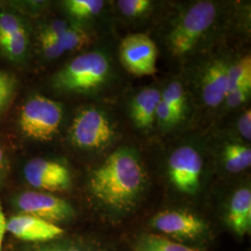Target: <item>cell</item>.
<instances>
[{
  "instance_id": "cell-1",
  "label": "cell",
  "mask_w": 251,
  "mask_h": 251,
  "mask_svg": "<svg viewBox=\"0 0 251 251\" xmlns=\"http://www.w3.org/2000/svg\"><path fill=\"white\" fill-rule=\"evenodd\" d=\"M144 183V169L134 152L118 149L91 172L89 190L101 205L127 210L136 204Z\"/></svg>"
},
{
  "instance_id": "cell-2",
  "label": "cell",
  "mask_w": 251,
  "mask_h": 251,
  "mask_svg": "<svg viewBox=\"0 0 251 251\" xmlns=\"http://www.w3.org/2000/svg\"><path fill=\"white\" fill-rule=\"evenodd\" d=\"M110 73L107 58L100 52L91 51L74 58L56 73L51 79L55 90L83 93L98 89Z\"/></svg>"
},
{
  "instance_id": "cell-3",
  "label": "cell",
  "mask_w": 251,
  "mask_h": 251,
  "mask_svg": "<svg viewBox=\"0 0 251 251\" xmlns=\"http://www.w3.org/2000/svg\"><path fill=\"white\" fill-rule=\"evenodd\" d=\"M63 117L61 103L36 94L29 97L20 109L19 129L30 141L49 142L58 133Z\"/></svg>"
},
{
  "instance_id": "cell-4",
  "label": "cell",
  "mask_w": 251,
  "mask_h": 251,
  "mask_svg": "<svg viewBox=\"0 0 251 251\" xmlns=\"http://www.w3.org/2000/svg\"><path fill=\"white\" fill-rule=\"evenodd\" d=\"M217 15L215 5L210 1H199L185 11L175 23L169 34L168 45L171 54L181 57L192 51Z\"/></svg>"
},
{
  "instance_id": "cell-5",
  "label": "cell",
  "mask_w": 251,
  "mask_h": 251,
  "mask_svg": "<svg viewBox=\"0 0 251 251\" xmlns=\"http://www.w3.org/2000/svg\"><path fill=\"white\" fill-rule=\"evenodd\" d=\"M16 213L26 214L59 225L72 221L75 209L65 199L36 190L19 192L10 199Z\"/></svg>"
},
{
  "instance_id": "cell-6",
  "label": "cell",
  "mask_w": 251,
  "mask_h": 251,
  "mask_svg": "<svg viewBox=\"0 0 251 251\" xmlns=\"http://www.w3.org/2000/svg\"><path fill=\"white\" fill-rule=\"evenodd\" d=\"M70 140L83 150H99L110 144L115 129L107 117L96 108L80 110L73 119L69 130Z\"/></svg>"
},
{
  "instance_id": "cell-7",
  "label": "cell",
  "mask_w": 251,
  "mask_h": 251,
  "mask_svg": "<svg viewBox=\"0 0 251 251\" xmlns=\"http://www.w3.org/2000/svg\"><path fill=\"white\" fill-rule=\"evenodd\" d=\"M31 34L25 16L15 9L0 8V56L10 63L26 61Z\"/></svg>"
},
{
  "instance_id": "cell-8",
  "label": "cell",
  "mask_w": 251,
  "mask_h": 251,
  "mask_svg": "<svg viewBox=\"0 0 251 251\" xmlns=\"http://www.w3.org/2000/svg\"><path fill=\"white\" fill-rule=\"evenodd\" d=\"M23 177L27 184L36 191L56 193L71 188L72 175L63 162L35 157L26 162L23 169Z\"/></svg>"
},
{
  "instance_id": "cell-9",
  "label": "cell",
  "mask_w": 251,
  "mask_h": 251,
  "mask_svg": "<svg viewBox=\"0 0 251 251\" xmlns=\"http://www.w3.org/2000/svg\"><path fill=\"white\" fill-rule=\"evenodd\" d=\"M120 59L126 69L135 75H151L156 72L157 48L149 36L131 34L120 45Z\"/></svg>"
},
{
  "instance_id": "cell-10",
  "label": "cell",
  "mask_w": 251,
  "mask_h": 251,
  "mask_svg": "<svg viewBox=\"0 0 251 251\" xmlns=\"http://www.w3.org/2000/svg\"><path fill=\"white\" fill-rule=\"evenodd\" d=\"M203 161L199 152L190 147L176 149L169 159V175L171 182L179 192L195 194L200 184Z\"/></svg>"
},
{
  "instance_id": "cell-11",
  "label": "cell",
  "mask_w": 251,
  "mask_h": 251,
  "mask_svg": "<svg viewBox=\"0 0 251 251\" xmlns=\"http://www.w3.org/2000/svg\"><path fill=\"white\" fill-rule=\"evenodd\" d=\"M7 233L18 242L42 244L63 238L65 231L59 225L36 217L15 213L7 220Z\"/></svg>"
},
{
  "instance_id": "cell-12",
  "label": "cell",
  "mask_w": 251,
  "mask_h": 251,
  "mask_svg": "<svg viewBox=\"0 0 251 251\" xmlns=\"http://www.w3.org/2000/svg\"><path fill=\"white\" fill-rule=\"evenodd\" d=\"M152 226L164 234L181 239H194L206 230V225L193 213L182 210L164 211L155 216Z\"/></svg>"
},
{
  "instance_id": "cell-13",
  "label": "cell",
  "mask_w": 251,
  "mask_h": 251,
  "mask_svg": "<svg viewBox=\"0 0 251 251\" xmlns=\"http://www.w3.org/2000/svg\"><path fill=\"white\" fill-rule=\"evenodd\" d=\"M229 64L224 60H215L207 67L203 75L201 92L204 102L209 107L220 105L228 93Z\"/></svg>"
},
{
  "instance_id": "cell-14",
  "label": "cell",
  "mask_w": 251,
  "mask_h": 251,
  "mask_svg": "<svg viewBox=\"0 0 251 251\" xmlns=\"http://www.w3.org/2000/svg\"><path fill=\"white\" fill-rule=\"evenodd\" d=\"M161 100V92L147 88L141 90L130 103V115L140 128H150L156 119V110Z\"/></svg>"
},
{
  "instance_id": "cell-15",
  "label": "cell",
  "mask_w": 251,
  "mask_h": 251,
  "mask_svg": "<svg viewBox=\"0 0 251 251\" xmlns=\"http://www.w3.org/2000/svg\"><path fill=\"white\" fill-rule=\"evenodd\" d=\"M227 222L233 232L243 236L251 227V191L250 188L237 190L230 201Z\"/></svg>"
},
{
  "instance_id": "cell-16",
  "label": "cell",
  "mask_w": 251,
  "mask_h": 251,
  "mask_svg": "<svg viewBox=\"0 0 251 251\" xmlns=\"http://www.w3.org/2000/svg\"><path fill=\"white\" fill-rule=\"evenodd\" d=\"M224 161L226 170L230 172L245 171L251 167V148L243 144H227L224 150Z\"/></svg>"
},
{
  "instance_id": "cell-17",
  "label": "cell",
  "mask_w": 251,
  "mask_h": 251,
  "mask_svg": "<svg viewBox=\"0 0 251 251\" xmlns=\"http://www.w3.org/2000/svg\"><path fill=\"white\" fill-rule=\"evenodd\" d=\"M134 251H197L184 245L173 242L166 236L148 233L144 234L134 245Z\"/></svg>"
},
{
  "instance_id": "cell-18",
  "label": "cell",
  "mask_w": 251,
  "mask_h": 251,
  "mask_svg": "<svg viewBox=\"0 0 251 251\" xmlns=\"http://www.w3.org/2000/svg\"><path fill=\"white\" fill-rule=\"evenodd\" d=\"M251 83V58L250 55L229 65L228 69V92L244 84Z\"/></svg>"
},
{
  "instance_id": "cell-19",
  "label": "cell",
  "mask_w": 251,
  "mask_h": 251,
  "mask_svg": "<svg viewBox=\"0 0 251 251\" xmlns=\"http://www.w3.org/2000/svg\"><path fill=\"white\" fill-rule=\"evenodd\" d=\"M104 2L100 0H68L64 7L74 18L87 19L99 14Z\"/></svg>"
},
{
  "instance_id": "cell-20",
  "label": "cell",
  "mask_w": 251,
  "mask_h": 251,
  "mask_svg": "<svg viewBox=\"0 0 251 251\" xmlns=\"http://www.w3.org/2000/svg\"><path fill=\"white\" fill-rule=\"evenodd\" d=\"M60 239L42 244H24L18 242L9 251H89L78 244L70 241L61 242Z\"/></svg>"
},
{
  "instance_id": "cell-21",
  "label": "cell",
  "mask_w": 251,
  "mask_h": 251,
  "mask_svg": "<svg viewBox=\"0 0 251 251\" xmlns=\"http://www.w3.org/2000/svg\"><path fill=\"white\" fill-rule=\"evenodd\" d=\"M17 78L8 72L0 70V117L9 109L16 95Z\"/></svg>"
},
{
  "instance_id": "cell-22",
  "label": "cell",
  "mask_w": 251,
  "mask_h": 251,
  "mask_svg": "<svg viewBox=\"0 0 251 251\" xmlns=\"http://www.w3.org/2000/svg\"><path fill=\"white\" fill-rule=\"evenodd\" d=\"M62 42L65 52L75 51L89 44L90 36L82 27L70 25L62 37Z\"/></svg>"
},
{
  "instance_id": "cell-23",
  "label": "cell",
  "mask_w": 251,
  "mask_h": 251,
  "mask_svg": "<svg viewBox=\"0 0 251 251\" xmlns=\"http://www.w3.org/2000/svg\"><path fill=\"white\" fill-rule=\"evenodd\" d=\"M161 99L173 108L180 117L183 116L185 109V92L179 82H171L161 93Z\"/></svg>"
},
{
  "instance_id": "cell-24",
  "label": "cell",
  "mask_w": 251,
  "mask_h": 251,
  "mask_svg": "<svg viewBox=\"0 0 251 251\" xmlns=\"http://www.w3.org/2000/svg\"><path fill=\"white\" fill-rule=\"evenodd\" d=\"M38 41L40 46V50L43 56L48 60H53L65 53L62 38L57 39L39 34Z\"/></svg>"
},
{
  "instance_id": "cell-25",
  "label": "cell",
  "mask_w": 251,
  "mask_h": 251,
  "mask_svg": "<svg viewBox=\"0 0 251 251\" xmlns=\"http://www.w3.org/2000/svg\"><path fill=\"white\" fill-rule=\"evenodd\" d=\"M152 6L149 0H119L117 7L122 14L127 17H136L144 14Z\"/></svg>"
},
{
  "instance_id": "cell-26",
  "label": "cell",
  "mask_w": 251,
  "mask_h": 251,
  "mask_svg": "<svg viewBox=\"0 0 251 251\" xmlns=\"http://www.w3.org/2000/svg\"><path fill=\"white\" fill-rule=\"evenodd\" d=\"M251 83L244 84L242 86L231 90L227 93L225 100L229 107L235 108L247 101L251 96Z\"/></svg>"
},
{
  "instance_id": "cell-27",
  "label": "cell",
  "mask_w": 251,
  "mask_h": 251,
  "mask_svg": "<svg viewBox=\"0 0 251 251\" xmlns=\"http://www.w3.org/2000/svg\"><path fill=\"white\" fill-rule=\"evenodd\" d=\"M181 117L173 108L160 100L156 110V119H158L159 123L166 126H171L179 122Z\"/></svg>"
},
{
  "instance_id": "cell-28",
  "label": "cell",
  "mask_w": 251,
  "mask_h": 251,
  "mask_svg": "<svg viewBox=\"0 0 251 251\" xmlns=\"http://www.w3.org/2000/svg\"><path fill=\"white\" fill-rule=\"evenodd\" d=\"M69 25L70 24L65 20H62V19L54 20L42 27L39 34L59 39L63 37Z\"/></svg>"
},
{
  "instance_id": "cell-29",
  "label": "cell",
  "mask_w": 251,
  "mask_h": 251,
  "mask_svg": "<svg viewBox=\"0 0 251 251\" xmlns=\"http://www.w3.org/2000/svg\"><path fill=\"white\" fill-rule=\"evenodd\" d=\"M238 130L240 134L247 140L251 141V109L247 110L241 117L238 120Z\"/></svg>"
},
{
  "instance_id": "cell-30",
  "label": "cell",
  "mask_w": 251,
  "mask_h": 251,
  "mask_svg": "<svg viewBox=\"0 0 251 251\" xmlns=\"http://www.w3.org/2000/svg\"><path fill=\"white\" fill-rule=\"evenodd\" d=\"M9 171V162L7 152L0 144V187L7 179Z\"/></svg>"
},
{
  "instance_id": "cell-31",
  "label": "cell",
  "mask_w": 251,
  "mask_h": 251,
  "mask_svg": "<svg viewBox=\"0 0 251 251\" xmlns=\"http://www.w3.org/2000/svg\"><path fill=\"white\" fill-rule=\"evenodd\" d=\"M7 220L5 211L0 199V251H4V239L7 233Z\"/></svg>"
}]
</instances>
